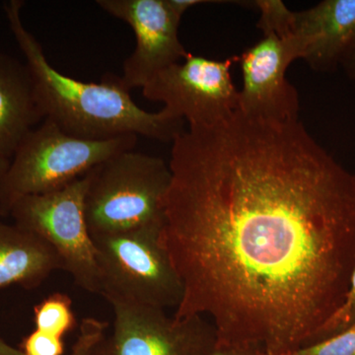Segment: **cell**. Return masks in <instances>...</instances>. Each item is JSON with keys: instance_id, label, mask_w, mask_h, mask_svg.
Segmentation results:
<instances>
[{"instance_id": "8", "label": "cell", "mask_w": 355, "mask_h": 355, "mask_svg": "<svg viewBox=\"0 0 355 355\" xmlns=\"http://www.w3.org/2000/svg\"><path fill=\"white\" fill-rule=\"evenodd\" d=\"M114 326L106 355H209L218 336L203 316L177 318L166 310L111 299Z\"/></svg>"}, {"instance_id": "19", "label": "cell", "mask_w": 355, "mask_h": 355, "mask_svg": "<svg viewBox=\"0 0 355 355\" xmlns=\"http://www.w3.org/2000/svg\"><path fill=\"white\" fill-rule=\"evenodd\" d=\"M19 349L24 355H64V338L35 330L23 338Z\"/></svg>"}, {"instance_id": "5", "label": "cell", "mask_w": 355, "mask_h": 355, "mask_svg": "<svg viewBox=\"0 0 355 355\" xmlns=\"http://www.w3.org/2000/svg\"><path fill=\"white\" fill-rule=\"evenodd\" d=\"M162 223L93 237L100 295L159 309H175L184 297L181 277L160 241Z\"/></svg>"}, {"instance_id": "22", "label": "cell", "mask_w": 355, "mask_h": 355, "mask_svg": "<svg viewBox=\"0 0 355 355\" xmlns=\"http://www.w3.org/2000/svg\"><path fill=\"white\" fill-rule=\"evenodd\" d=\"M342 64L345 67L350 78L355 83V43L343 58Z\"/></svg>"}, {"instance_id": "21", "label": "cell", "mask_w": 355, "mask_h": 355, "mask_svg": "<svg viewBox=\"0 0 355 355\" xmlns=\"http://www.w3.org/2000/svg\"><path fill=\"white\" fill-rule=\"evenodd\" d=\"M168 6L172 9L173 12L179 16L180 18L183 17L184 12L191 7L200 6L203 3H216V1H205V0H166Z\"/></svg>"}, {"instance_id": "13", "label": "cell", "mask_w": 355, "mask_h": 355, "mask_svg": "<svg viewBox=\"0 0 355 355\" xmlns=\"http://www.w3.org/2000/svg\"><path fill=\"white\" fill-rule=\"evenodd\" d=\"M58 270L60 259L48 243L17 224L0 220V288L33 291Z\"/></svg>"}, {"instance_id": "23", "label": "cell", "mask_w": 355, "mask_h": 355, "mask_svg": "<svg viewBox=\"0 0 355 355\" xmlns=\"http://www.w3.org/2000/svg\"><path fill=\"white\" fill-rule=\"evenodd\" d=\"M0 355H24L19 347H14L0 338Z\"/></svg>"}, {"instance_id": "1", "label": "cell", "mask_w": 355, "mask_h": 355, "mask_svg": "<svg viewBox=\"0 0 355 355\" xmlns=\"http://www.w3.org/2000/svg\"><path fill=\"white\" fill-rule=\"evenodd\" d=\"M160 241L184 286L174 316L268 355L307 347L355 268V174L308 132L236 110L173 142Z\"/></svg>"}, {"instance_id": "4", "label": "cell", "mask_w": 355, "mask_h": 355, "mask_svg": "<svg viewBox=\"0 0 355 355\" xmlns=\"http://www.w3.org/2000/svg\"><path fill=\"white\" fill-rule=\"evenodd\" d=\"M137 135L90 140L64 132L44 119L21 141L0 184V216L16 200L64 188L116 154L133 150Z\"/></svg>"}, {"instance_id": "16", "label": "cell", "mask_w": 355, "mask_h": 355, "mask_svg": "<svg viewBox=\"0 0 355 355\" xmlns=\"http://www.w3.org/2000/svg\"><path fill=\"white\" fill-rule=\"evenodd\" d=\"M107 329L106 322L95 318L83 319L70 355H106Z\"/></svg>"}, {"instance_id": "3", "label": "cell", "mask_w": 355, "mask_h": 355, "mask_svg": "<svg viewBox=\"0 0 355 355\" xmlns=\"http://www.w3.org/2000/svg\"><path fill=\"white\" fill-rule=\"evenodd\" d=\"M84 216L93 237L162 223L169 163L133 150L116 154L86 174Z\"/></svg>"}, {"instance_id": "6", "label": "cell", "mask_w": 355, "mask_h": 355, "mask_svg": "<svg viewBox=\"0 0 355 355\" xmlns=\"http://www.w3.org/2000/svg\"><path fill=\"white\" fill-rule=\"evenodd\" d=\"M87 186L85 175L57 191L21 198L13 203L9 216L53 248L62 270L77 286L100 294L95 245L84 216Z\"/></svg>"}, {"instance_id": "18", "label": "cell", "mask_w": 355, "mask_h": 355, "mask_svg": "<svg viewBox=\"0 0 355 355\" xmlns=\"http://www.w3.org/2000/svg\"><path fill=\"white\" fill-rule=\"evenodd\" d=\"M286 355H355V324L338 335Z\"/></svg>"}, {"instance_id": "9", "label": "cell", "mask_w": 355, "mask_h": 355, "mask_svg": "<svg viewBox=\"0 0 355 355\" xmlns=\"http://www.w3.org/2000/svg\"><path fill=\"white\" fill-rule=\"evenodd\" d=\"M96 3L135 33L137 44L120 76L128 90L144 88L159 71L183 62L190 53L179 39L182 18L166 0H97Z\"/></svg>"}, {"instance_id": "14", "label": "cell", "mask_w": 355, "mask_h": 355, "mask_svg": "<svg viewBox=\"0 0 355 355\" xmlns=\"http://www.w3.org/2000/svg\"><path fill=\"white\" fill-rule=\"evenodd\" d=\"M34 324L36 330L64 338L76 326L71 298L60 292L46 296L34 307Z\"/></svg>"}, {"instance_id": "15", "label": "cell", "mask_w": 355, "mask_h": 355, "mask_svg": "<svg viewBox=\"0 0 355 355\" xmlns=\"http://www.w3.org/2000/svg\"><path fill=\"white\" fill-rule=\"evenodd\" d=\"M252 6L260 10L261 18L258 28L266 35H275L280 40L292 37L294 30L295 12H292L280 0H257L250 2Z\"/></svg>"}, {"instance_id": "10", "label": "cell", "mask_w": 355, "mask_h": 355, "mask_svg": "<svg viewBox=\"0 0 355 355\" xmlns=\"http://www.w3.org/2000/svg\"><path fill=\"white\" fill-rule=\"evenodd\" d=\"M302 57V44L294 36L280 40L266 35L245 51L238 60L243 76L238 110L268 120H300L299 94L286 73L289 65Z\"/></svg>"}, {"instance_id": "11", "label": "cell", "mask_w": 355, "mask_h": 355, "mask_svg": "<svg viewBox=\"0 0 355 355\" xmlns=\"http://www.w3.org/2000/svg\"><path fill=\"white\" fill-rule=\"evenodd\" d=\"M292 36L311 69L333 71L355 43V0H324L295 12Z\"/></svg>"}, {"instance_id": "2", "label": "cell", "mask_w": 355, "mask_h": 355, "mask_svg": "<svg viewBox=\"0 0 355 355\" xmlns=\"http://www.w3.org/2000/svg\"><path fill=\"white\" fill-rule=\"evenodd\" d=\"M25 2H4L9 27L25 57L44 119L73 137L90 140L142 135L174 142L184 132V119L165 108L149 113L133 101L120 76L107 74L101 83H83L60 73L49 62L42 44L23 23Z\"/></svg>"}, {"instance_id": "17", "label": "cell", "mask_w": 355, "mask_h": 355, "mask_svg": "<svg viewBox=\"0 0 355 355\" xmlns=\"http://www.w3.org/2000/svg\"><path fill=\"white\" fill-rule=\"evenodd\" d=\"M355 324V268L352 273L347 297L338 312L322 327L312 338L309 345L322 342L331 336L338 335Z\"/></svg>"}, {"instance_id": "24", "label": "cell", "mask_w": 355, "mask_h": 355, "mask_svg": "<svg viewBox=\"0 0 355 355\" xmlns=\"http://www.w3.org/2000/svg\"><path fill=\"white\" fill-rule=\"evenodd\" d=\"M9 164H10V160L0 156V184H1L2 180L6 176L7 170H8Z\"/></svg>"}, {"instance_id": "20", "label": "cell", "mask_w": 355, "mask_h": 355, "mask_svg": "<svg viewBox=\"0 0 355 355\" xmlns=\"http://www.w3.org/2000/svg\"><path fill=\"white\" fill-rule=\"evenodd\" d=\"M209 355H268L260 345L223 343L217 340Z\"/></svg>"}, {"instance_id": "7", "label": "cell", "mask_w": 355, "mask_h": 355, "mask_svg": "<svg viewBox=\"0 0 355 355\" xmlns=\"http://www.w3.org/2000/svg\"><path fill=\"white\" fill-rule=\"evenodd\" d=\"M239 57L214 60L189 53L183 62L156 73L142 88L147 100L160 102L190 127L210 125L238 110L231 67Z\"/></svg>"}, {"instance_id": "12", "label": "cell", "mask_w": 355, "mask_h": 355, "mask_svg": "<svg viewBox=\"0 0 355 355\" xmlns=\"http://www.w3.org/2000/svg\"><path fill=\"white\" fill-rule=\"evenodd\" d=\"M43 119L27 64L0 53V156L10 160Z\"/></svg>"}]
</instances>
